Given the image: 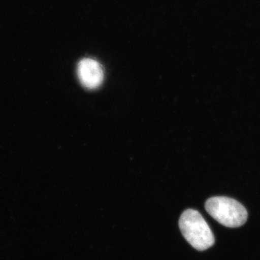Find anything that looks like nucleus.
Listing matches in <instances>:
<instances>
[{"mask_svg":"<svg viewBox=\"0 0 260 260\" xmlns=\"http://www.w3.org/2000/svg\"><path fill=\"white\" fill-rule=\"evenodd\" d=\"M179 225L182 235L197 250H206L215 244L211 229L197 210H185L181 214Z\"/></svg>","mask_w":260,"mask_h":260,"instance_id":"1","label":"nucleus"},{"mask_svg":"<svg viewBox=\"0 0 260 260\" xmlns=\"http://www.w3.org/2000/svg\"><path fill=\"white\" fill-rule=\"evenodd\" d=\"M205 210L218 223L229 228L240 227L247 220L246 208L227 197H213L207 200Z\"/></svg>","mask_w":260,"mask_h":260,"instance_id":"2","label":"nucleus"},{"mask_svg":"<svg viewBox=\"0 0 260 260\" xmlns=\"http://www.w3.org/2000/svg\"><path fill=\"white\" fill-rule=\"evenodd\" d=\"M77 73L84 88L94 90L100 87L104 81L102 65L95 59L85 58L79 61Z\"/></svg>","mask_w":260,"mask_h":260,"instance_id":"3","label":"nucleus"}]
</instances>
